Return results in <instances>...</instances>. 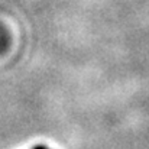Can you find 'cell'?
<instances>
[{
	"label": "cell",
	"instance_id": "cell-1",
	"mask_svg": "<svg viewBox=\"0 0 149 149\" xmlns=\"http://www.w3.org/2000/svg\"><path fill=\"white\" fill-rule=\"evenodd\" d=\"M33 149H49V148H47V146H44V145H38V146H35Z\"/></svg>",
	"mask_w": 149,
	"mask_h": 149
}]
</instances>
